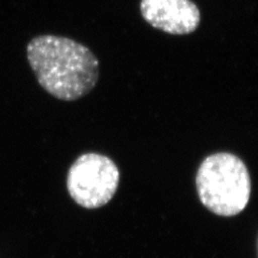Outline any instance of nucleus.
<instances>
[{"instance_id":"obj_1","label":"nucleus","mask_w":258,"mask_h":258,"mask_svg":"<svg viewBox=\"0 0 258 258\" xmlns=\"http://www.w3.org/2000/svg\"><path fill=\"white\" fill-rule=\"evenodd\" d=\"M27 58L39 84L57 99L78 100L98 82V59L90 48L72 39L35 37L27 45Z\"/></svg>"},{"instance_id":"obj_2","label":"nucleus","mask_w":258,"mask_h":258,"mask_svg":"<svg viewBox=\"0 0 258 258\" xmlns=\"http://www.w3.org/2000/svg\"><path fill=\"white\" fill-rule=\"evenodd\" d=\"M197 191L203 205L221 216L243 211L251 196V177L237 155L220 152L206 157L196 175Z\"/></svg>"},{"instance_id":"obj_3","label":"nucleus","mask_w":258,"mask_h":258,"mask_svg":"<svg viewBox=\"0 0 258 258\" xmlns=\"http://www.w3.org/2000/svg\"><path fill=\"white\" fill-rule=\"evenodd\" d=\"M119 183V170L114 161L98 153H85L70 167L67 189L76 203L86 209L107 205Z\"/></svg>"},{"instance_id":"obj_4","label":"nucleus","mask_w":258,"mask_h":258,"mask_svg":"<svg viewBox=\"0 0 258 258\" xmlns=\"http://www.w3.org/2000/svg\"><path fill=\"white\" fill-rule=\"evenodd\" d=\"M140 11L152 27L170 35H188L201 20L198 7L191 0H141Z\"/></svg>"}]
</instances>
